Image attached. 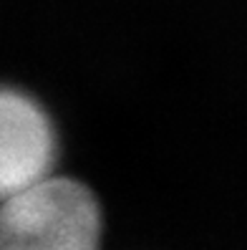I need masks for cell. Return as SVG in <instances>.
Instances as JSON below:
<instances>
[{
	"label": "cell",
	"mask_w": 247,
	"mask_h": 250,
	"mask_svg": "<svg viewBox=\"0 0 247 250\" xmlns=\"http://www.w3.org/2000/svg\"><path fill=\"white\" fill-rule=\"evenodd\" d=\"M98 205L81 182L51 177L0 202V250H98Z\"/></svg>",
	"instance_id": "1"
},
{
	"label": "cell",
	"mask_w": 247,
	"mask_h": 250,
	"mask_svg": "<svg viewBox=\"0 0 247 250\" xmlns=\"http://www.w3.org/2000/svg\"><path fill=\"white\" fill-rule=\"evenodd\" d=\"M53 129L48 116L20 91L0 89V202L51 180Z\"/></svg>",
	"instance_id": "2"
}]
</instances>
